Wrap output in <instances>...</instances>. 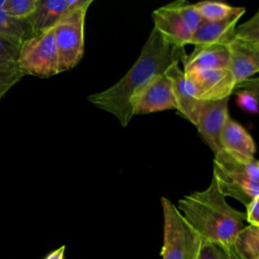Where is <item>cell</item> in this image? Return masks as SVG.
Here are the masks:
<instances>
[{
  "label": "cell",
  "mask_w": 259,
  "mask_h": 259,
  "mask_svg": "<svg viewBox=\"0 0 259 259\" xmlns=\"http://www.w3.org/2000/svg\"><path fill=\"white\" fill-rule=\"evenodd\" d=\"M229 98L203 101L195 124L198 134L215 155L222 150L220 136L229 118Z\"/></svg>",
  "instance_id": "obj_11"
},
{
  "label": "cell",
  "mask_w": 259,
  "mask_h": 259,
  "mask_svg": "<svg viewBox=\"0 0 259 259\" xmlns=\"http://www.w3.org/2000/svg\"><path fill=\"white\" fill-rule=\"evenodd\" d=\"M191 94L200 101L230 98L236 81L230 68L183 70Z\"/></svg>",
  "instance_id": "obj_8"
},
{
  "label": "cell",
  "mask_w": 259,
  "mask_h": 259,
  "mask_svg": "<svg viewBox=\"0 0 259 259\" xmlns=\"http://www.w3.org/2000/svg\"><path fill=\"white\" fill-rule=\"evenodd\" d=\"M173 3L178 12L180 13V15L183 17L189 29L194 33V31L196 30V28L198 27L199 23L202 20L194 4H190L184 0L175 1Z\"/></svg>",
  "instance_id": "obj_24"
},
{
  "label": "cell",
  "mask_w": 259,
  "mask_h": 259,
  "mask_svg": "<svg viewBox=\"0 0 259 259\" xmlns=\"http://www.w3.org/2000/svg\"><path fill=\"white\" fill-rule=\"evenodd\" d=\"M230 69L236 85L259 71V13L236 26L229 41Z\"/></svg>",
  "instance_id": "obj_5"
},
{
  "label": "cell",
  "mask_w": 259,
  "mask_h": 259,
  "mask_svg": "<svg viewBox=\"0 0 259 259\" xmlns=\"http://www.w3.org/2000/svg\"><path fill=\"white\" fill-rule=\"evenodd\" d=\"M186 58L184 48L171 47L163 36L153 28L142 48L141 54L126 74L111 87L88 96V101L111 114L126 126L133 113L136 96L157 75L164 74L175 63Z\"/></svg>",
  "instance_id": "obj_1"
},
{
  "label": "cell",
  "mask_w": 259,
  "mask_h": 259,
  "mask_svg": "<svg viewBox=\"0 0 259 259\" xmlns=\"http://www.w3.org/2000/svg\"><path fill=\"white\" fill-rule=\"evenodd\" d=\"M154 28L173 48H184L191 44L193 32L189 29L174 3L159 7L152 13Z\"/></svg>",
  "instance_id": "obj_12"
},
{
  "label": "cell",
  "mask_w": 259,
  "mask_h": 259,
  "mask_svg": "<svg viewBox=\"0 0 259 259\" xmlns=\"http://www.w3.org/2000/svg\"><path fill=\"white\" fill-rule=\"evenodd\" d=\"M24 75L20 71L15 72H4L0 73V99L4 94L16 84Z\"/></svg>",
  "instance_id": "obj_25"
},
{
  "label": "cell",
  "mask_w": 259,
  "mask_h": 259,
  "mask_svg": "<svg viewBox=\"0 0 259 259\" xmlns=\"http://www.w3.org/2000/svg\"><path fill=\"white\" fill-rule=\"evenodd\" d=\"M212 178L225 196L245 206L259 196V162L221 150L214 155Z\"/></svg>",
  "instance_id": "obj_3"
},
{
  "label": "cell",
  "mask_w": 259,
  "mask_h": 259,
  "mask_svg": "<svg viewBox=\"0 0 259 259\" xmlns=\"http://www.w3.org/2000/svg\"><path fill=\"white\" fill-rule=\"evenodd\" d=\"M18 66L23 75L40 78H48L60 73L54 28L21 44Z\"/></svg>",
  "instance_id": "obj_7"
},
{
  "label": "cell",
  "mask_w": 259,
  "mask_h": 259,
  "mask_svg": "<svg viewBox=\"0 0 259 259\" xmlns=\"http://www.w3.org/2000/svg\"><path fill=\"white\" fill-rule=\"evenodd\" d=\"M244 13L245 8L238 7V9L232 15L223 20H201L192 35L191 45L194 46V49L189 56H186L185 60L193 59L195 56L205 50L227 47L234 34V30L239 19Z\"/></svg>",
  "instance_id": "obj_9"
},
{
  "label": "cell",
  "mask_w": 259,
  "mask_h": 259,
  "mask_svg": "<svg viewBox=\"0 0 259 259\" xmlns=\"http://www.w3.org/2000/svg\"><path fill=\"white\" fill-rule=\"evenodd\" d=\"M20 46L17 40L0 35V73L20 71L18 66Z\"/></svg>",
  "instance_id": "obj_20"
},
{
  "label": "cell",
  "mask_w": 259,
  "mask_h": 259,
  "mask_svg": "<svg viewBox=\"0 0 259 259\" xmlns=\"http://www.w3.org/2000/svg\"><path fill=\"white\" fill-rule=\"evenodd\" d=\"M235 89L238 106L245 112L256 114L258 112V78H248L238 83Z\"/></svg>",
  "instance_id": "obj_19"
},
{
  "label": "cell",
  "mask_w": 259,
  "mask_h": 259,
  "mask_svg": "<svg viewBox=\"0 0 259 259\" xmlns=\"http://www.w3.org/2000/svg\"><path fill=\"white\" fill-rule=\"evenodd\" d=\"M88 0H38L32 14L27 17L33 36L56 26L61 18L71 10L85 4Z\"/></svg>",
  "instance_id": "obj_13"
},
{
  "label": "cell",
  "mask_w": 259,
  "mask_h": 259,
  "mask_svg": "<svg viewBox=\"0 0 259 259\" xmlns=\"http://www.w3.org/2000/svg\"><path fill=\"white\" fill-rule=\"evenodd\" d=\"M178 210L203 240L215 244L232 246L245 227V212L227 202L213 178L206 189L180 198Z\"/></svg>",
  "instance_id": "obj_2"
},
{
  "label": "cell",
  "mask_w": 259,
  "mask_h": 259,
  "mask_svg": "<svg viewBox=\"0 0 259 259\" xmlns=\"http://www.w3.org/2000/svg\"><path fill=\"white\" fill-rule=\"evenodd\" d=\"M38 0H5L3 10L11 17L26 19L37 6Z\"/></svg>",
  "instance_id": "obj_23"
},
{
  "label": "cell",
  "mask_w": 259,
  "mask_h": 259,
  "mask_svg": "<svg viewBox=\"0 0 259 259\" xmlns=\"http://www.w3.org/2000/svg\"><path fill=\"white\" fill-rule=\"evenodd\" d=\"M196 259H241L232 246L211 243L202 239Z\"/></svg>",
  "instance_id": "obj_22"
},
{
  "label": "cell",
  "mask_w": 259,
  "mask_h": 259,
  "mask_svg": "<svg viewBox=\"0 0 259 259\" xmlns=\"http://www.w3.org/2000/svg\"><path fill=\"white\" fill-rule=\"evenodd\" d=\"M65 246H61L57 250L51 252L45 259H64V253H65Z\"/></svg>",
  "instance_id": "obj_27"
},
{
  "label": "cell",
  "mask_w": 259,
  "mask_h": 259,
  "mask_svg": "<svg viewBox=\"0 0 259 259\" xmlns=\"http://www.w3.org/2000/svg\"><path fill=\"white\" fill-rule=\"evenodd\" d=\"M91 3L92 0H88L71 10L54 27L60 73L74 68L83 57L85 16Z\"/></svg>",
  "instance_id": "obj_6"
},
{
  "label": "cell",
  "mask_w": 259,
  "mask_h": 259,
  "mask_svg": "<svg viewBox=\"0 0 259 259\" xmlns=\"http://www.w3.org/2000/svg\"><path fill=\"white\" fill-rule=\"evenodd\" d=\"M179 63L171 65L165 72V75L172 83L173 93L176 101V110L192 124H196L199 110L202 102L197 100L190 92L184 72L179 68Z\"/></svg>",
  "instance_id": "obj_14"
},
{
  "label": "cell",
  "mask_w": 259,
  "mask_h": 259,
  "mask_svg": "<svg viewBox=\"0 0 259 259\" xmlns=\"http://www.w3.org/2000/svg\"><path fill=\"white\" fill-rule=\"evenodd\" d=\"M232 247L241 259H259V227L245 226L236 236Z\"/></svg>",
  "instance_id": "obj_17"
},
{
  "label": "cell",
  "mask_w": 259,
  "mask_h": 259,
  "mask_svg": "<svg viewBox=\"0 0 259 259\" xmlns=\"http://www.w3.org/2000/svg\"><path fill=\"white\" fill-rule=\"evenodd\" d=\"M161 204L164 218L162 259H196L202 238L172 201L162 197Z\"/></svg>",
  "instance_id": "obj_4"
},
{
  "label": "cell",
  "mask_w": 259,
  "mask_h": 259,
  "mask_svg": "<svg viewBox=\"0 0 259 259\" xmlns=\"http://www.w3.org/2000/svg\"><path fill=\"white\" fill-rule=\"evenodd\" d=\"M220 145L222 150L248 159L254 158L256 152V145L252 136L231 116L222 130Z\"/></svg>",
  "instance_id": "obj_15"
},
{
  "label": "cell",
  "mask_w": 259,
  "mask_h": 259,
  "mask_svg": "<svg viewBox=\"0 0 259 259\" xmlns=\"http://www.w3.org/2000/svg\"><path fill=\"white\" fill-rule=\"evenodd\" d=\"M246 222L249 225L259 227V196L253 198L246 205Z\"/></svg>",
  "instance_id": "obj_26"
},
{
  "label": "cell",
  "mask_w": 259,
  "mask_h": 259,
  "mask_svg": "<svg viewBox=\"0 0 259 259\" xmlns=\"http://www.w3.org/2000/svg\"><path fill=\"white\" fill-rule=\"evenodd\" d=\"M166 109H176V101L172 83L164 73L155 76L136 96L133 113L148 114Z\"/></svg>",
  "instance_id": "obj_10"
},
{
  "label": "cell",
  "mask_w": 259,
  "mask_h": 259,
  "mask_svg": "<svg viewBox=\"0 0 259 259\" xmlns=\"http://www.w3.org/2000/svg\"><path fill=\"white\" fill-rule=\"evenodd\" d=\"M187 69H226L230 68V55L227 47L205 50L190 60H183Z\"/></svg>",
  "instance_id": "obj_16"
},
{
  "label": "cell",
  "mask_w": 259,
  "mask_h": 259,
  "mask_svg": "<svg viewBox=\"0 0 259 259\" xmlns=\"http://www.w3.org/2000/svg\"><path fill=\"white\" fill-rule=\"evenodd\" d=\"M202 20L219 21L232 15L238 7L220 1H201L194 4Z\"/></svg>",
  "instance_id": "obj_21"
},
{
  "label": "cell",
  "mask_w": 259,
  "mask_h": 259,
  "mask_svg": "<svg viewBox=\"0 0 259 259\" xmlns=\"http://www.w3.org/2000/svg\"><path fill=\"white\" fill-rule=\"evenodd\" d=\"M5 0H0V35L7 36L22 44L33 36L27 19H17L9 16L4 10Z\"/></svg>",
  "instance_id": "obj_18"
}]
</instances>
